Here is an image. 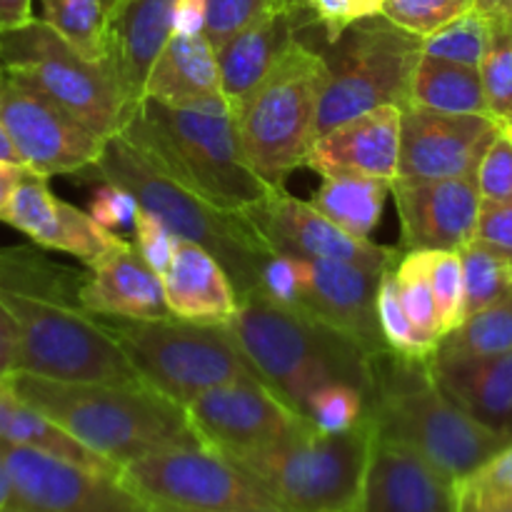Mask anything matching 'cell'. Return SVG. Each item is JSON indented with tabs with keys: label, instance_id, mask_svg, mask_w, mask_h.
<instances>
[{
	"label": "cell",
	"instance_id": "6da1fadb",
	"mask_svg": "<svg viewBox=\"0 0 512 512\" xmlns=\"http://www.w3.org/2000/svg\"><path fill=\"white\" fill-rule=\"evenodd\" d=\"M80 275L33 248H0V298L18 325V373L65 383H145L103 320L80 303Z\"/></svg>",
	"mask_w": 512,
	"mask_h": 512
},
{
	"label": "cell",
	"instance_id": "7a4b0ae2",
	"mask_svg": "<svg viewBox=\"0 0 512 512\" xmlns=\"http://www.w3.org/2000/svg\"><path fill=\"white\" fill-rule=\"evenodd\" d=\"M15 393L115 468L178 445H203L183 405L148 383H65L30 373L10 378Z\"/></svg>",
	"mask_w": 512,
	"mask_h": 512
},
{
	"label": "cell",
	"instance_id": "3957f363",
	"mask_svg": "<svg viewBox=\"0 0 512 512\" xmlns=\"http://www.w3.org/2000/svg\"><path fill=\"white\" fill-rule=\"evenodd\" d=\"M228 328L260 380L303 418L310 398L325 385H355L368 403L375 355L323 320L253 293L240 300Z\"/></svg>",
	"mask_w": 512,
	"mask_h": 512
},
{
	"label": "cell",
	"instance_id": "277c9868",
	"mask_svg": "<svg viewBox=\"0 0 512 512\" xmlns=\"http://www.w3.org/2000/svg\"><path fill=\"white\" fill-rule=\"evenodd\" d=\"M365 415L378 440L413 450L455 485L512 445L445 395L430 358H408L395 350L375 358Z\"/></svg>",
	"mask_w": 512,
	"mask_h": 512
},
{
	"label": "cell",
	"instance_id": "5b68a950",
	"mask_svg": "<svg viewBox=\"0 0 512 512\" xmlns=\"http://www.w3.org/2000/svg\"><path fill=\"white\" fill-rule=\"evenodd\" d=\"M120 133L195 193L233 213L278 190L250 165L228 105L175 108L143 100Z\"/></svg>",
	"mask_w": 512,
	"mask_h": 512
},
{
	"label": "cell",
	"instance_id": "8992f818",
	"mask_svg": "<svg viewBox=\"0 0 512 512\" xmlns=\"http://www.w3.org/2000/svg\"><path fill=\"white\" fill-rule=\"evenodd\" d=\"M95 170L100 180L130 190L140 208L163 220L178 238L210 250L228 270L240 300L263 290V270L275 253L243 213L210 203L148 158L123 133L105 140Z\"/></svg>",
	"mask_w": 512,
	"mask_h": 512
},
{
	"label": "cell",
	"instance_id": "52a82bcc",
	"mask_svg": "<svg viewBox=\"0 0 512 512\" xmlns=\"http://www.w3.org/2000/svg\"><path fill=\"white\" fill-rule=\"evenodd\" d=\"M378 433L365 415L343 433L300 430L283 443L233 458L288 512H353L363 495Z\"/></svg>",
	"mask_w": 512,
	"mask_h": 512
},
{
	"label": "cell",
	"instance_id": "ba28073f",
	"mask_svg": "<svg viewBox=\"0 0 512 512\" xmlns=\"http://www.w3.org/2000/svg\"><path fill=\"white\" fill-rule=\"evenodd\" d=\"M328 65L313 43H298L278 68L233 110L250 165L275 188L303 168L318 140V113Z\"/></svg>",
	"mask_w": 512,
	"mask_h": 512
},
{
	"label": "cell",
	"instance_id": "9c48e42d",
	"mask_svg": "<svg viewBox=\"0 0 512 512\" xmlns=\"http://www.w3.org/2000/svg\"><path fill=\"white\" fill-rule=\"evenodd\" d=\"M100 320L123 345L140 378L183 408L218 385L260 378L228 325L188 323L178 318Z\"/></svg>",
	"mask_w": 512,
	"mask_h": 512
},
{
	"label": "cell",
	"instance_id": "30bf717a",
	"mask_svg": "<svg viewBox=\"0 0 512 512\" xmlns=\"http://www.w3.org/2000/svg\"><path fill=\"white\" fill-rule=\"evenodd\" d=\"M320 53L328 65L318 113V135H323L380 105H410L423 38L380 13L355 23L335 43H325Z\"/></svg>",
	"mask_w": 512,
	"mask_h": 512
},
{
	"label": "cell",
	"instance_id": "8fae6325",
	"mask_svg": "<svg viewBox=\"0 0 512 512\" xmlns=\"http://www.w3.org/2000/svg\"><path fill=\"white\" fill-rule=\"evenodd\" d=\"M0 58L5 75L45 93L103 140L133 113L108 63L80 55L43 18L0 35Z\"/></svg>",
	"mask_w": 512,
	"mask_h": 512
},
{
	"label": "cell",
	"instance_id": "7c38bea8",
	"mask_svg": "<svg viewBox=\"0 0 512 512\" xmlns=\"http://www.w3.org/2000/svg\"><path fill=\"white\" fill-rule=\"evenodd\" d=\"M120 483L153 508L230 512L278 508L233 460L205 445H178L143 455L120 468Z\"/></svg>",
	"mask_w": 512,
	"mask_h": 512
},
{
	"label": "cell",
	"instance_id": "4fadbf2b",
	"mask_svg": "<svg viewBox=\"0 0 512 512\" xmlns=\"http://www.w3.org/2000/svg\"><path fill=\"white\" fill-rule=\"evenodd\" d=\"M0 123L13 140L20 163L43 178L95 168L105 148V140L63 105L10 75L0 85Z\"/></svg>",
	"mask_w": 512,
	"mask_h": 512
},
{
	"label": "cell",
	"instance_id": "5bb4252c",
	"mask_svg": "<svg viewBox=\"0 0 512 512\" xmlns=\"http://www.w3.org/2000/svg\"><path fill=\"white\" fill-rule=\"evenodd\" d=\"M185 413L200 443L228 460L283 443L310 428L308 420L260 378L218 385L190 400Z\"/></svg>",
	"mask_w": 512,
	"mask_h": 512
},
{
	"label": "cell",
	"instance_id": "9a60e30c",
	"mask_svg": "<svg viewBox=\"0 0 512 512\" xmlns=\"http://www.w3.org/2000/svg\"><path fill=\"white\" fill-rule=\"evenodd\" d=\"M10 470L15 505L35 512H155L153 505L120 483L118 475L98 473L33 448L0 443Z\"/></svg>",
	"mask_w": 512,
	"mask_h": 512
},
{
	"label": "cell",
	"instance_id": "2e32d148",
	"mask_svg": "<svg viewBox=\"0 0 512 512\" xmlns=\"http://www.w3.org/2000/svg\"><path fill=\"white\" fill-rule=\"evenodd\" d=\"M505 123L493 115L443 113L405 105L400 118L398 178H475Z\"/></svg>",
	"mask_w": 512,
	"mask_h": 512
},
{
	"label": "cell",
	"instance_id": "e0dca14e",
	"mask_svg": "<svg viewBox=\"0 0 512 512\" xmlns=\"http://www.w3.org/2000/svg\"><path fill=\"white\" fill-rule=\"evenodd\" d=\"M248 223L275 255L305 260H345L373 270H388L403 250L358 240L325 218L313 203L293 198L285 188L273 190L265 200L243 210Z\"/></svg>",
	"mask_w": 512,
	"mask_h": 512
},
{
	"label": "cell",
	"instance_id": "ac0fdd59",
	"mask_svg": "<svg viewBox=\"0 0 512 512\" xmlns=\"http://www.w3.org/2000/svg\"><path fill=\"white\" fill-rule=\"evenodd\" d=\"M385 270L363 268L345 260L300 258L295 303L313 318L353 338L370 355L390 353L378 318V290Z\"/></svg>",
	"mask_w": 512,
	"mask_h": 512
},
{
	"label": "cell",
	"instance_id": "d6986e66",
	"mask_svg": "<svg viewBox=\"0 0 512 512\" xmlns=\"http://www.w3.org/2000/svg\"><path fill=\"white\" fill-rule=\"evenodd\" d=\"M390 195L403 250H463L478 238L483 195L475 178H395Z\"/></svg>",
	"mask_w": 512,
	"mask_h": 512
},
{
	"label": "cell",
	"instance_id": "ffe728a7",
	"mask_svg": "<svg viewBox=\"0 0 512 512\" xmlns=\"http://www.w3.org/2000/svg\"><path fill=\"white\" fill-rule=\"evenodd\" d=\"M0 220L28 235L38 248L73 255L85 268H93L123 243L118 233L105 230L88 210L75 208L53 195L48 178L33 170H25L18 180L8 203L0 210Z\"/></svg>",
	"mask_w": 512,
	"mask_h": 512
},
{
	"label": "cell",
	"instance_id": "44dd1931",
	"mask_svg": "<svg viewBox=\"0 0 512 512\" xmlns=\"http://www.w3.org/2000/svg\"><path fill=\"white\" fill-rule=\"evenodd\" d=\"M403 108L380 105L318 135L305 168L320 175H368L393 183L400 168Z\"/></svg>",
	"mask_w": 512,
	"mask_h": 512
},
{
	"label": "cell",
	"instance_id": "7402d4cb",
	"mask_svg": "<svg viewBox=\"0 0 512 512\" xmlns=\"http://www.w3.org/2000/svg\"><path fill=\"white\" fill-rule=\"evenodd\" d=\"M353 512H458V488L418 453L378 440Z\"/></svg>",
	"mask_w": 512,
	"mask_h": 512
},
{
	"label": "cell",
	"instance_id": "603a6c76",
	"mask_svg": "<svg viewBox=\"0 0 512 512\" xmlns=\"http://www.w3.org/2000/svg\"><path fill=\"white\" fill-rule=\"evenodd\" d=\"M310 28H318L308 3L288 5L263 20L245 28L233 40L218 50L220 80L230 110L238 108L275 68L280 60L298 43H310L303 38ZM320 30V28H318Z\"/></svg>",
	"mask_w": 512,
	"mask_h": 512
},
{
	"label": "cell",
	"instance_id": "cb8c5ba5",
	"mask_svg": "<svg viewBox=\"0 0 512 512\" xmlns=\"http://www.w3.org/2000/svg\"><path fill=\"white\" fill-rule=\"evenodd\" d=\"M80 303L100 318H173L165 303L163 278L128 240L88 268V275L80 280Z\"/></svg>",
	"mask_w": 512,
	"mask_h": 512
},
{
	"label": "cell",
	"instance_id": "d4e9b609",
	"mask_svg": "<svg viewBox=\"0 0 512 512\" xmlns=\"http://www.w3.org/2000/svg\"><path fill=\"white\" fill-rule=\"evenodd\" d=\"M175 5L178 0H120L110 15L105 63L133 110L143 103L150 68L173 35Z\"/></svg>",
	"mask_w": 512,
	"mask_h": 512
},
{
	"label": "cell",
	"instance_id": "484cf974",
	"mask_svg": "<svg viewBox=\"0 0 512 512\" xmlns=\"http://www.w3.org/2000/svg\"><path fill=\"white\" fill-rule=\"evenodd\" d=\"M160 278L173 318L203 325H228L238 313V288L223 263L203 245L178 238L173 260Z\"/></svg>",
	"mask_w": 512,
	"mask_h": 512
},
{
	"label": "cell",
	"instance_id": "4316f807",
	"mask_svg": "<svg viewBox=\"0 0 512 512\" xmlns=\"http://www.w3.org/2000/svg\"><path fill=\"white\" fill-rule=\"evenodd\" d=\"M143 100H155L175 108L228 105L220 80L218 53L210 40L203 33L170 35L145 80Z\"/></svg>",
	"mask_w": 512,
	"mask_h": 512
},
{
	"label": "cell",
	"instance_id": "83f0119b",
	"mask_svg": "<svg viewBox=\"0 0 512 512\" xmlns=\"http://www.w3.org/2000/svg\"><path fill=\"white\" fill-rule=\"evenodd\" d=\"M430 368L453 403L512 443V350L463 360L430 355Z\"/></svg>",
	"mask_w": 512,
	"mask_h": 512
},
{
	"label": "cell",
	"instance_id": "f1b7e54d",
	"mask_svg": "<svg viewBox=\"0 0 512 512\" xmlns=\"http://www.w3.org/2000/svg\"><path fill=\"white\" fill-rule=\"evenodd\" d=\"M0 443L40 450V453L70 460V463L98 470V473L120 475V468L80 445L73 435L65 433L48 415L25 403L13 390L10 380L0 383Z\"/></svg>",
	"mask_w": 512,
	"mask_h": 512
},
{
	"label": "cell",
	"instance_id": "f546056e",
	"mask_svg": "<svg viewBox=\"0 0 512 512\" xmlns=\"http://www.w3.org/2000/svg\"><path fill=\"white\" fill-rule=\"evenodd\" d=\"M410 105H423L443 113L490 115L480 68L425 53L415 65Z\"/></svg>",
	"mask_w": 512,
	"mask_h": 512
},
{
	"label": "cell",
	"instance_id": "4dcf8cb0",
	"mask_svg": "<svg viewBox=\"0 0 512 512\" xmlns=\"http://www.w3.org/2000/svg\"><path fill=\"white\" fill-rule=\"evenodd\" d=\"M390 185V180L368 175H323L310 203L348 235L370 240L383 218Z\"/></svg>",
	"mask_w": 512,
	"mask_h": 512
},
{
	"label": "cell",
	"instance_id": "1f68e13d",
	"mask_svg": "<svg viewBox=\"0 0 512 512\" xmlns=\"http://www.w3.org/2000/svg\"><path fill=\"white\" fill-rule=\"evenodd\" d=\"M512 350V295L468 315L458 328L450 330L440 340L435 358L463 360V358H490Z\"/></svg>",
	"mask_w": 512,
	"mask_h": 512
},
{
	"label": "cell",
	"instance_id": "d6a6232c",
	"mask_svg": "<svg viewBox=\"0 0 512 512\" xmlns=\"http://www.w3.org/2000/svg\"><path fill=\"white\" fill-rule=\"evenodd\" d=\"M465 318L512 295V255L488 240L473 238L463 250Z\"/></svg>",
	"mask_w": 512,
	"mask_h": 512
},
{
	"label": "cell",
	"instance_id": "836d02e7",
	"mask_svg": "<svg viewBox=\"0 0 512 512\" xmlns=\"http://www.w3.org/2000/svg\"><path fill=\"white\" fill-rule=\"evenodd\" d=\"M43 20L90 60H108L110 18L103 0H40Z\"/></svg>",
	"mask_w": 512,
	"mask_h": 512
},
{
	"label": "cell",
	"instance_id": "e575fe53",
	"mask_svg": "<svg viewBox=\"0 0 512 512\" xmlns=\"http://www.w3.org/2000/svg\"><path fill=\"white\" fill-rule=\"evenodd\" d=\"M393 275L410 323L423 335L425 343L438 350L445 333L440 328L438 305H435L433 285H430L428 250H403L398 263L393 265Z\"/></svg>",
	"mask_w": 512,
	"mask_h": 512
},
{
	"label": "cell",
	"instance_id": "d590c367",
	"mask_svg": "<svg viewBox=\"0 0 512 512\" xmlns=\"http://www.w3.org/2000/svg\"><path fill=\"white\" fill-rule=\"evenodd\" d=\"M490 40H493L490 15L480 13V10H470V13L460 15L458 20L448 23L445 28H440L438 33L423 38V53L480 68L490 48Z\"/></svg>",
	"mask_w": 512,
	"mask_h": 512
},
{
	"label": "cell",
	"instance_id": "8d00e7d4",
	"mask_svg": "<svg viewBox=\"0 0 512 512\" xmlns=\"http://www.w3.org/2000/svg\"><path fill=\"white\" fill-rule=\"evenodd\" d=\"M378 318L380 330H383L385 343L390 345V350H395V353L400 355H408V358H430V355L435 353L433 345L425 343L423 335L415 330L408 313H405L398 285H395L393 268L385 270L383 280H380Z\"/></svg>",
	"mask_w": 512,
	"mask_h": 512
},
{
	"label": "cell",
	"instance_id": "74e56055",
	"mask_svg": "<svg viewBox=\"0 0 512 512\" xmlns=\"http://www.w3.org/2000/svg\"><path fill=\"white\" fill-rule=\"evenodd\" d=\"M428 273L440 328L448 335L465 320V280L458 250H428Z\"/></svg>",
	"mask_w": 512,
	"mask_h": 512
},
{
	"label": "cell",
	"instance_id": "f35d334b",
	"mask_svg": "<svg viewBox=\"0 0 512 512\" xmlns=\"http://www.w3.org/2000/svg\"><path fill=\"white\" fill-rule=\"evenodd\" d=\"M293 3H300V0H208L203 35L218 53L228 40L243 33L245 28Z\"/></svg>",
	"mask_w": 512,
	"mask_h": 512
},
{
	"label": "cell",
	"instance_id": "ab89813d",
	"mask_svg": "<svg viewBox=\"0 0 512 512\" xmlns=\"http://www.w3.org/2000/svg\"><path fill=\"white\" fill-rule=\"evenodd\" d=\"M365 418V393L355 385H325L310 398L305 420L318 433H343Z\"/></svg>",
	"mask_w": 512,
	"mask_h": 512
},
{
	"label": "cell",
	"instance_id": "60d3db41",
	"mask_svg": "<svg viewBox=\"0 0 512 512\" xmlns=\"http://www.w3.org/2000/svg\"><path fill=\"white\" fill-rule=\"evenodd\" d=\"M475 10V0H385L383 15L418 38L438 33L460 15Z\"/></svg>",
	"mask_w": 512,
	"mask_h": 512
},
{
	"label": "cell",
	"instance_id": "b9f144b4",
	"mask_svg": "<svg viewBox=\"0 0 512 512\" xmlns=\"http://www.w3.org/2000/svg\"><path fill=\"white\" fill-rule=\"evenodd\" d=\"M480 75L490 115L505 123L512 110V30L493 28V40L480 63Z\"/></svg>",
	"mask_w": 512,
	"mask_h": 512
},
{
	"label": "cell",
	"instance_id": "7bdbcfd3",
	"mask_svg": "<svg viewBox=\"0 0 512 512\" xmlns=\"http://www.w3.org/2000/svg\"><path fill=\"white\" fill-rule=\"evenodd\" d=\"M305 3L325 43H335L355 23L383 13L385 0H305Z\"/></svg>",
	"mask_w": 512,
	"mask_h": 512
},
{
	"label": "cell",
	"instance_id": "ee69618b",
	"mask_svg": "<svg viewBox=\"0 0 512 512\" xmlns=\"http://www.w3.org/2000/svg\"><path fill=\"white\" fill-rule=\"evenodd\" d=\"M455 488H458V505L483 503V500L512 495V445L500 450L495 458H490L483 468L475 470L470 478H465Z\"/></svg>",
	"mask_w": 512,
	"mask_h": 512
},
{
	"label": "cell",
	"instance_id": "f6af8a7d",
	"mask_svg": "<svg viewBox=\"0 0 512 512\" xmlns=\"http://www.w3.org/2000/svg\"><path fill=\"white\" fill-rule=\"evenodd\" d=\"M475 183L483 200H490V203L512 200V138L505 128L485 153L475 173Z\"/></svg>",
	"mask_w": 512,
	"mask_h": 512
},
{
	"label": "cell",
	"instance_id": "bcb514c9",
	"mask_svg": "<svg viewBox=\"0 0 512 512\" xmlns=\"http://www.w3.org/2000/svg\"><path fill=\"white\" fill-rule=\"evenodd\" d=\"M133 238L135 250L143 255L145 263H148L155 273L163 275L165 270H168L170 260H173L178 235H175L163 220L140 208L138 218H135L133 223Z\"/></svg>",
	"mask_w": 512,
	"mask_h": 512
},
{
	"label": "cell",
	"instance_id": "7dc6e473",
	"mask_svg": "<svg viewBox=\"0 0 512 512\" xmlns=\"http://www.w3.org/2000/svg\"><path fill=\"white\" fill-rule=\"evenodd\" d=\"M88 213L103 225L110 233H120V230H133L135 218L140 213L138 200L133 198L130 190H125L123 185H115L103 180L98 190L93 193L88 205Z\"/></svg>",
	"mask_w": 512,
	"mask_h": 512
},
{
	"label": "cell",
	"instance_id": "c3c4849f",
	"mask_svg": "<svg viewBox=\"0 0 512 512\" xmlns=\"http://www.w3.org/2000/svg\"><path fill=\"white\" fill-rule=\"evenodd\" d=\"M478 238L508 250L512 255V200L490 203L483 200L478 220Z\"/></svg>",
	"mask_w": 512,
	"mask_h": 512
},
{
	"label": "cell",
	"instance_id": "681fc988",
	"mask_svg": "<svg viewBox=\"0 0 512 512\" xmlns=\"http://www.w3.org/2000/svg\"><path fill=\"white\" fill-rule=\"evenodd\" d=\"M18 373V325L0 298V383Z\"/></svg>",
	"mask_w": 512,
	"mask_h": 512
},
{
	"label": "cell",
	"instance_id": "f907efd6",
	"mask_svg": "<svg viewBox=\"0 0 512 512\" xmlns=\"http://www.w3.org/2000/svg\"><path fill=\"white\" fill-rule=\"evenodd\" d=\"M208 0H178L173 18V33L200 35L205 30Z\"/></svg>",
	"mask_w": 512,
	"mask_h": 512
},
{
	"label": "cell",
	"instance_id": "816d5d0a",
	"mask_svg": "<svg viewBox=\"0 0 512 512\" xmlns=\"http://www.w3.org/2000/svg\"><path fill=\"white\" fill-rule=\"evenodd\" d=\"M33 0H0V35L33 23Z\"/></svg>",
	"mask_w": 512,
	"mask_h": 512
},
{
	"label": "cell",
	"instance_id": "f5cc1de1",
	"mask_svg": "<svg viewBox=\"0 0 512 512\" xmlns=\"http://www.w3.org/2000/svg\"><path fill=\"white\" fill-rule=\"evenodd\" d=\"M25 170H28L25 165H0V210L5 208L10 193L18 185V180L23 178Z\"/></svg>",
	"mask_w": 512,
	"mask_h": 512
},
{
	"label": "cell",
	"instance_id": "db71d44e",
	"mask_svg": "<svg viewBox=\"0 0 512 512\" xmlns=\"http://www.w3.org/2000/svg\"><path fill=\"white\" fill-rule=\"evenodd\" d=\"M458 512H512V495H508V498L483 500V503L458 505Z\"/></svg>",
	"mask_w": 512,
	"mask_h": 512
},
{
	"label": "cell",
	"instance_id": "11a10c76",
	"mask_svg": "<svg viewBox=\"0 0 512 512\" xmlns=\"http://www.w3.org/2000/svg\"><path fill=\"white\" fill-rule=\"evenodd\" d=\"M15 505V488H13V478H10V470L5 465L3 455H0V510L13 508Z\"/></svg>",
	"mask_w": 512,
	"mask_h": 512
},
{
	"label": "cell",
	"instance_id": "9f6ffc18",
	"mask_svg": "<svg viewBox=\"0 0 512 512\" xmlns=\"http://www.w3.org/2000/svg\"><path fill=\"white\" fill-rule=\"evenodd\" d=\"M0 165H23L20 163L18 150H15L13 140H10L8 130H5L3 123H0Z\"/></svg>",
	"mask_w": 512,
	"mask_h": 512
},
{
	"label": "cell",
	"instance_id": "6f0895ef",
	"mask_svg": "<svg viewBox=\"0 0 512 512\" xmlns=\"http://www.w3.org/2000/svg\"><path fill=\"white\" fill-rule=\"evenodd\" d=\"M485 15H490V23H493V28L512 30V0H505L498 10H493V13H485Z\"/></svg>",
	"mask_w": 512,
	"mask_h": 512
},
{
	"label": "cell",
	"instance_id": "680465c9",
	"mask_svg": "<svg viewBox=\"0 0 512 512\" xmlns=\"http://www.w3.org/2000/svg\"><path fill=\"white\" fill-rule=\"evenodd\" d=\"M503 3L505 0H475V10H480V13H493Z\"/></svg>",
	"mask_w": 512,
	"mask_h": 512
},
{
	"label": "cell",
	"instance_id": "91938a15",
	"mask_svg": "<svg viewBox=\"0 0 512 512\" xmlns=\"http://www.w3.org/2000/svg\"><path fill=\"white\" fill-rule=\"evenodd\" d=\"M155 512H180V510H163V508H155ZM230 512H288L283 508H255V510H230Z\"/></svg>",
	"mask_w": 512,
	"mask_h": 512
},
{
	"label": "cell",
	"instance_id": "94428289",
	"mask_svg": "<svg viewBox=\"0 0 512 512\" xmlns=\"http://www.w3.org/2000/svg\"><path fill=\"white\" fill-rule=\"evenodd\" d=\"M103 3H105V10H108V18H110V15L115 13V8H118L120 0H103Z\"/></svg>",
	"mask_w": 512,
	"mask_h": 512
},
{
	"label": "cell",
	"instance_id": "6125c7cd",
	"mask_svg": "<svg viewBox=\"0 0 512 512\" xmlns=\"http://www.w3.org/2000/svg\"><path fill=\"white\" fill-rule=\"evenodd\" d=\"M0 512H35V510H28V508H20V505H13V508H5Z\"/></svg>",
	"mask_w": 512,
	"mask_h": 512
},
{
	"label": "cell",
	"instance_id": "be15d7a7",
	"mask_svg": "<svg viewBox=\"0 0 512 512\" xmlns=\"http://www.w3.org/2000/svg\"><path fill=\"white\" fill-rule=\"evenodd\" d=\"M5 80V65H3V58H0V85H3Z\"/></svg>",
	"mask_w": 512,
	"mask_h": 512
},
{
	"label": "cell",
	"instance_id": "e7e4bbea",
	"mask_svg": "<svg viewBox=\"0 0 512 512\" xmlns=\"http://www.w3.org/2000/svg\"><path fill=\"white\" fill-rule=\"evenodd\" d=\"M505 130H508V135H510V138H512V123L505 125Z\"/></svg>",
	"mask_w": 512,
	"mask_h": 512
},
{
	"label": "cell",
	"instance_id": "03108f58",
	"mask_svg": "<svg viewBox=\"0 0 512 512\" xmlns=\"http://www.w3.org/2000/svg\"><path fill=\"white\" fill-rule=\"evenodd\" d=\"M508 123H512V110H510V115H508V120H505V125H508Z\"/></svg>",
	"mask_w": 512,
	"mask_h": 512
}]
</instances>
